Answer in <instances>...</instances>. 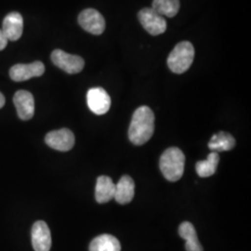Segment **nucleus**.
<instances>
[{
    "label": "nucleus",
    "mask_w": 251,
    "mask_h": 251,
    "mask_svg": "<svg viewBox=\"0 0 251 251\" xmlns=\"http://www.w3.org/2000/svg\"><path fill=\"white\" fill-rule=\"evenodd\" d=\"M154 131V115L148 106L136 109L128 128V138L135 145L146 144Z\"/></svg>",
    "instance_id": "nucleus-1"
},
{
    "label": "nucleus",
    "mask_w": 251,
    "mask_h": 251,
    "mask_svg": "<svg viewBox=\"0 0 251 251\" xmlns=\"http://www.w3.org/2000/svg\"><path fill=\"white\" fill-rule=\"evenodd\" d=\"M185 156L177 147L167 149L160 157L159 167L163 176L170 181L179 180L184 172Z\"/></svg>",
    "instance_id": "nucleus-2"
},
{
    "label": "nucleus",
    "mask_w": 251,
    "mask_h": 251,
    "mask_svg": "<svg viewBox=\"0 0 251 251\" xmlns=\"http://www.w3.org/2000/svg\"><path fill=\"white\" fill-rule=\"evenodd\" d=\"M194 58L195 49L192 43L188 41L179 42L172 50L168 58L169 68L175 74H183L192 65Z\"/></svg>",
    "instance_id": "nucleus-3"
},
{
    "label": "nucleus",
    "mask_w": 251,
    "mask_h": 251,
    "mask_svg": "<svg viewBox=\"0 0 251 251\" xmlns=\"http://www.w3.org/2000/svg\"><path fill=\"white\" fill-rule=\"evenodd\" d=\"M138 19L144 29L152 36L161 35L167 30L165 18L152 8H144L138 13Z\"/></svg>",
    "instance_id": "nucleus-4"
},
{
    "label": "nucleus",
    "mask_w": 251,
    "mask_h": 251,
    "mask_svg": "<svg viewBox=\"0 0 251 251\" xmlns=\"http://www.w3.org/2000/svg\"><path fill=\"white\" fill-rule=\"evenodd\" d=\"M51 61L57 67L71 75L80 73L85 65V62L80 56L67 53L62 50H55L52 51Z\"/></svg>",
    "instance_id": "nucleus-5"
},
{
    "label": "nucleus",
    "mask_w": 251,
    "mask_h": 251,
    "mask_svg": "<svg viewBox=\"0 0 251 251\" xmlns=\"http://www.w3.org/2000/svg\"><path fill=\"white\" fill-rule=\"evenodd\" d=\"M78 24L85 31L92 35H101L105 29V20L98 10L84 9L78 16Z\"/></svg>",
    "instance_id": "nucleus-6"
},
{
    "label": "nucleus",
    "mask_w": 251,
    "mask_h": 251,
    "mask_svg": "<svg viewBox=\"0 0 251 251\" xmlns=\"http://www.w3.org/2000/svg\"><path fill=\"white\" fill-rule=\"evenodd\" d=\"M45 142L54 150L67 152L75 145V135L68 128H61L46 135Z\"/></svg>",
    "instance_id": "nucleus-7"
},
{
    "label": "nucleus",
    "mask_w": 251,
    "mask_h": 251,
    "mask_svg": "<svg viewBox=\"0 0 251 251\" xmlns=\"http://www.w3.org/2000/svg\"><path fill=\"white\" fill-rule=\"evenodd\" d=\"M45 73V66L41 62H34L27 64H15L9 70V76L13 81H26L33 77L41 76Z\"/></svg>",
    "instance_id": "nucleus-8"
},
{
    "label": "nucleus",
    "mask_w": 251,
    "mask_h": 251,
    "mask_svg": "<svg viewBox=\"0 0 251 251\" xmlns=\"http://www.w3.org/2000/svg\"><path fill=\"white\" fill-rule=\"evenodd\" d=\"M88 106L95 115H104L111 107V98L102 88H93L87 94Z\"/></svg>",
    "instance_id": "nucleus-9"
},
{
    "label": "nucleus",
    "mask_w": 251,
    "mask_h": 251,
    "mask_svg": "<svg viewBox=\"0 0 251 251\" xmlns=\"http://www.w3.org/2000/svg\"><path fill=\"white\" fill-rule=\"evenodd\" d=\"M17 114L22 120H30L35 114V100L27 90H18L13 97Z\"/></svg>",
    "instance_id": "nucleus-10"
},
{
    "label": "nucleus",
    "mask_w": 251,
    "mask_h": 251,
    "mask_svg": "<svg viewBox=\"0 0 251 251\" xmlns=\"http://www.w3.org/2000/svg\"><path fill=\"white\" fill-rule=\"evenodd\" d=\"M32 244L35 251H50L51 248V234L45 222L38 221L32 228Z\"/></svg>",
    "instance_id": "nucleus-11"
},
{
    "label": "nucleus",
    "mask_w": 251,
    "mask_h": 251,
    "mask_svg": "<svg viewBox=\"0 0 251 251\" xmlns=\"http://www.w3.org/2000/svg\"><path fill=\"white\" fill-rule=\"evenodd\" d=\"M1 30L8 40H18L24 32V19L22 15L18 12L8 14L3 21Z\"/></svg>",
    "instance_id": "nucleus-12"
},
{
    "label": "nucleus",
    "mask_w": 251,
    "mask_h": 251,
    "mask_svg": "<svg viewBox=\"0 0 251 251\" xmlns=\"http://www.w3.org/2000/svg\"><path fill=\"white\" fill-rule=\"evenodd\" d=\"M135 183L131 177L125 175L116 184L115 197L118 204L126 205L132 201L134 198Z\"/></svg>",
    "instance_id": "nucleus-13"
},
{
    "label": "nucleus",
    "mask_w": 251,
    "mask_h": 251,
    "mask_svg": "<svg viewBox=\"0 0 251 251\" xmlns=\"http://www.w3.org/2000/svg\"><path fill=\"white\" fill-rule=\"evenodd\" d=\"M116 184L108 176H100L97 179L95 188V198L100 204H104L111 201L115 197Z\"/></svg>",
    "instance_id": "nucleus-14"
},
{
    "label": "nucleus",
    "mask_w": 251,
    "mask_h": 251,
    "mask_svg": "<svg viewBox=\"0 0 251 251\" xmlns=\"http://www.w3.org/2000/svg\"><path fill=\"white\" fill-rule=\"evenodd\" d=\"M179 234L185 240L186 251H204L202 245L198 240L197 231L191 223L184 222L179 225Z\"/></svg>",
    "instance_id": "nucleus-15"
},
{
    "label": "nucleus",
    "mask_w": 251,
    "mask_h": 251,
    "mask_svg": "<svg viewBox=\"0 0 251 251\" xmlns=\"http://www.w3.org/2000/svg\"><path fill=\"white\" fill-rule=\"evenodd\" d=\"M90 251H121V245L117 237L101 234L91 241Z\"/></svg>",
    "instance_id": "nucleus-16"
},
{
    "label": "nucleus",
    "mask_w": 251,
    "mask_h": 251,
    "mask_svg": "<svg viewBox=\"0 0 251 251\" xmlns=\"http://www.w3.org/2000/svg\"><path fill=\"white\" fill-rule=\"evenodd\" d=\"M235 146V140L233 136L225 131L213 135L208 143V147L212 152L230 151Z\"/></svg>",
    "instance_id": "nucleus-17"
},
{
    "label": "nucleus",
    "mask_w": 251,
    "mask_h": 251,
    "mask_svg": "<svg viewBox=\"0 0 251 251\" xmlns=\"http://www.w3.org/2000/svg\"><path fill=\"white\" fill-rule=\"evenodd\" d=\"M220 161L219 153L211 152L206 157V160L198 161L196 165V170L198 176L201 178H207L212 176L216 172L218 164Z\"/></svg>",
    "instance_id": "nucleus-18"
},
{
    "label": "nucleus",
    "mask_w": 251,
    "mask_h": 251,
    "mask_svg": "<svg viewBox=\"0 0 251 251\" xmlns=\"http://www.w3.org/2000/svg\"><path fill=\"white\" fill-rule=\"evenodd\" d=\"M152 9L161 16L174 17L179 12V0H153Z\"/></svg>",
    "instance_id": "nucleus-19"
},
{
    "label": "nucleus",
    "mask_w": 251,
    "mask_h": 251,
    "mask_svg": "<svg viewBox=\"0 0 251 251\" xmlns=\"http://www.w3.org/2000/svg\"><path fill=\"white\" fill-rule=\"evenodd\" d=\"M8 44V39L6 38V36H4L2 30L0 29V50H4Z\"/></svg>",
    "instance_id": "nucleus-20"
},
{
    "label": "nucleus",
    "mask_w": 251,
    "mask_h": 251,
    "mask_svg": "<svg viewBox=\"0 0 251 251\" xmlns=\"http://www.w3.org/2000/svg\"><path fill=\"white\" fill-rule=\"evenodd\" d=\"M5 104V97L4 95L0 92V108L3 107Z\"/></svg>",
    "instance_id": "nucleus-21"
}]
</instances>
